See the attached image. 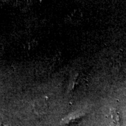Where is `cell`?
Instances as JSON below:
<instances>
[{"label": "cell", "instance_id": "cell-1", "mask_svg": "<svg viewBox=\"0 0 126 126\" xmlns=\"http://www.w3.org/2000/svg\"><path fill=\"white\" fill-rule=\"evenodd\" d=\"M110 126H120V118L119 112L116 109L111 108L109 111Z\"/></svg>", "mask_w": 126, "mask_h": 126}]
</instances>
